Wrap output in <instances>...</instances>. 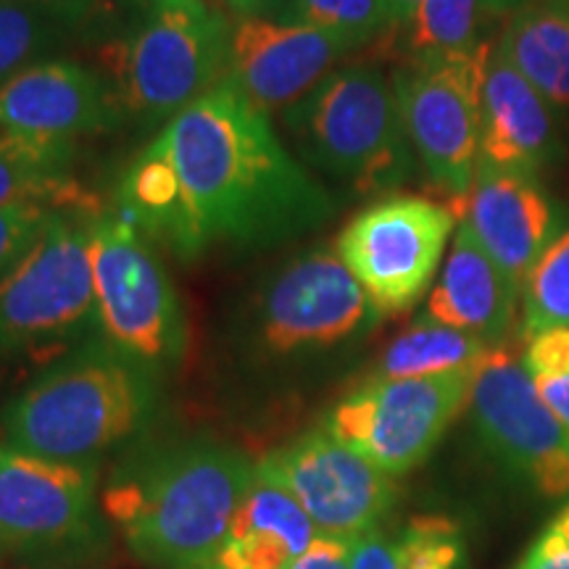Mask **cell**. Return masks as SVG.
Here are the masks:
<instances>
[{
	"label": "cell",
	"instance_id": "obj_28",
	"mask_svg": "<svg viewBox=\"0 0 569 569\" xmlns=\"http://www.w3.org/2000/svg\"><path fill=\"white\" fill-rule=\"evenodd\" d=\"M46 42V21L34 0H0V84L30 67Z\"/></svg>",
	"mask_w": 569,
	"mask_h": 569
},
{
	"label": "cell",
	"instance_id": "obj_9",
	"mask_svg": "<svg viewBox=\"0 0 569 569\" xmlns=\"http://www.w3.org/2000/svg\"><path fill=\"white\" fill-rule=\"evenodd\" d=\"M478 367L440 377L375 380L340 398L322 427L390 478L427 461L446 430L467 409Z\"/></svg>",
	"mask_w": 569,
	"mask_h": 569
},
{
	"label": "cell",
	"instance_id": "obj_12",
	"mask_svg": "<svg viewBox=\"0 0 569 569\" xmlns=\"http://www.w3.org/2000/svg\"><path fill=\"white\" fill-rule=\"evenodd\" d=\"M101 530L96 465L0 446V549L77 557Z\"/></svg>",
	"mask_w": 569,
	"mask_h": 569
},
{
	"label": "cell",
	"instance_id": "obj_15",
	"mask_svg": "<svg viewBox=\"0 0 569 569\" xmlns=\"http://www.w3.org/2000/svg\"><path fill=\"white\" fill-rule=\"evenodd\" d=\"M351 51L348 40L301 21L240 17L230 32L227 77L264 113L293 109Z\"/></svg>",
	"mask_w": 569,
	"mask_h": 569
},
{
	"label": "cell",
	"instance_id": "obj_6",
	"mask_svg": "<svg viewBox=\"0 0 569 569\" xmlns=\"http://www.w3.org/2000/svg\"><path fill=\"white\" fill-rule=\"evenodd\" d=\"M96 319L106 340L140 367L172 365L184 348L180 301L138 227L124 213L90 222Z\"/></svg>",
	"mask_w": 569,
	"mask_h": 569
},
{
	"label": "cell",
	"instance_id": "obj_25",
	"mask_svg": "<svg viewBox=\"0 0 569 569\" xmlns=\"http://www.w3.org/2000/svg\"><path fill=\"white\" fill-rule=\"evenodd\" d=\"M19 206L56 213H98V198L69 172L32 167L0 151V209Z\"/></svg>",
	"mask_w": 569,
	"mask_h": 569
},
{
	"label": "cell",
	"instance_id": "obj_5",
	"mask_svg": "<svg viewBox=\"0 0 569 569\" xmlns=\"http://www.w3.org/2000/svg\"><path fill=\"white\" fill-rule=\"evenodd\" d=\"M232 27L209 0H151L119 53L124 101L148 119H172L227 77Z\"/></svg>",
	"mask_w": 569,
	"mask_h": 569
},
{
	"label": "cell",
	"instance_id": "obj_7",
	"mask_svg": "<svg viewBox=\"0 0 569 569\" xmlns=\"http://www.w3.org/2000/svg\"><path fill=\"white\" fill-rule=\"evenodd\" d=\"M493 46L472 53L425 56L398 69L393 92L411 151L427 180L453 201H465L480 163L482 80Z\"/></svg>",
	"mask_w": 569,
	"mask_h": 569
},
{
	"label": "cell",
	"instance_id": "obj_23",
	"mask_svg": "<svg viewBox=\"0 0 569 569\" xmlns=\"http://www.w3.org/2000/svg\"><path fill=\"white\" fill-rule=\"evenodd\" d=\"M490 348L493 346L478 336L422 317L382 351L372 377L375 380H411V377L461 372V369L478 367Z\"/></svg>",
	"mask_w": 569,
	"mask_h": 569
},
{
	"label": "cell",
	"instance_id": "obj_21",
	"mask_svg": "<svg viewBox=\"0 0 569 569\" xmlns=\"http://www.w3.org/2000/svg\"><path fill=\"white\" fill-rule=\"evenodd\" d=\"M503 56L559 113L569 111V6H519L498 40Z\"/></svg>",
	"mask_w": 569,
	"mask_h": 569
},
{
	"label": "cell",
	"instance_id": "obj_19",
	"mask_svg": "<svg viewBox=\"0 0 569 569\" xmlns=\"http://www.w3.org/2000/svg\"><path fill=\"white\" fill-rule=\"evenodd\" d=\"M425 317L478 336L490 346H501L519 322V288L498 269L461 219L436 288L427 298Z\"/></svg>",
	"mask_w": 569,
	"mask_h": 569
},
{
	"label": "cell",
	"instance_id": "obj_24",
	"mask_svg": "<svg viewBox=\"0 0 569 569\" xmlns=\"http://www.w3.org/2000/svg\"><path fill=\"white\" fill-rule=\"evenodd\" d=\"M549 327H569V227L546 246L519 288L517 338L525 343Z\"/></svg>",
	"mask_w": 569,
	"mask_h": 569
},
{
	"label": "cell",
	"instance_id": "obj_36",
	"mask_svg": "<svg viewBox=\"0 0 569 569\" xmlns=\"http://www.w3.org/2000/svg\"><path fill=\"white\" fill-rule=\"evenodd\" d=\"M34 3H46V6H63V3H74V0H34Z\"/></svg>",
	"mask_w": 569,
	"mask_h": 569
},
{
	"label": "cell",
	"instance_id": "obj_33",
	"mask_svg": "<svg viewBox=\"0 0 569 569\" xmlns=\"http://www.w3.org/2000/svg\"><path fill=\"white\" fill-rule=\"evenodd\" d=\"M538 390V396L543 398L546 407L551 409V415L557 417V422L565 427L569 436V372L543 377V380L532 382Z\"/></svg>",
	"mask_w": 569,
	"mask_h": 569
},
{
	"label": "cell",
	"instance_id": "obj_22",
	"mask_svg": "<svg viewBox=\"0 0 569 569\" xmlns=\"http://www.w3.org/2000/svg\"><path fill=\"white\" fill-rule=\"evenodd\" d=\"M465 538L451 517L419 515L393 532L377 528L348 538L351 569H461Z\"/></svg>",
	"mask_w": 569,
	"mask_h": 569
},
{
	"label": "cell",
	"instance_id": "obj_31",
	"mask_svg": "<svg viewBox=\"0 0 569 569\" xmlns=\"http://www.w3.org/2000/svg\"><path fill=\"white\" fill-rule=\"evenodd\" d=\"M515 569H569V501L546 525Z\"/></svg>",
	"mask_w": 569,
	"mask_h": 569
},
{
	"label": "cell",
	"instance_id": "obj_2",
	"mask_svg": "<svg viewBox=\"0 0 569 569\" xmlns=\"http://www.w3.org/2000/svg\"><path fill=\"white\" fill-rule=\"evenodd\" d=\"M256 465L230 446L188 443L127 467L103 490L106 517L153 569L211 567Z\"/></svg>",
	"mask_w": 569,
	"mask_h": 569
},
{
	"label": "cell",
	"instance_id": "obj_1",
	"mask_svg": "<svg viewBox=\"0 0 569 569\" xmlns=\"http://www.w3.org/2000/svg\"><path fill=\"white\" fill-rule=\"evenodd\" d=\"M148 151L172 172L174 211L161 238L180 256L280 243L336 209L230 77L167 122Z\"/></svg>",
	"mask_w": 569,
	"mask_h": 569
},
{
	"label": "cell",
	"instance_id": "obj_27",
	"mask_svg": "<svg viewBox=\"0 0 569 569\" xmlns=\"http://www.w3.org/2000/svg\"><path fill=\"white\" fill-rule=\"evenodd\" d=\"M290 11L293 21L338 34L356 48L393 27L388 0H293Z\"/></svg>",
	"mask_w": 569,
	"mask_h": 569
},
{
	"label": "cell",
	"instance_id": "obj_3",
	"mask_svg": "<svg viewBox=\"0 0 569 569\" xmlns=\"http://www.w3.org/2000/svg\"><path fill=\"white\" fill-rule=\"evenodd\" d=\"M153 409L146 367L117 348H90L40 375L3 415L6 446L92 465L134 436Z\"/></svg>",
	"mask_w": 569,
	"mask_h": 569
},
{
	"label": "cell",
	"instance_id": "obj_37",
	"mask_svg": "<svg viewBox=\"0 0 569 569\" xmlns=\"http://www.w3.org/2000/svg\"><path fill=\"white\" fill-rule=\"evenodd\" d=\"M553 3H565V6H569V0H553Z\"/></svg>",
	"mask_w": 569,
	"mask_h": 569
},
{
	"label": "cell",
	"instance_id": "obj_11",
	"mask_svg": "<svg viewBox=\"0 0 569 569\" xmlns=\"http://www.w3.org/2000/svg\"><path fill=\"white\" fill-rule=\"evenodd\" d=\"M467 409L480 443L509 472L546 498L569 496V436L507 343L482 356Z\"/></svg>",
	"mask_w": 569,
	"mask_h": 569
},
{
	"label": "cell",
	"instance_id": "obj_8",
	"mask_svg": "<svg viewBox=\"0 0 569 569\" xmlns=\"http://www.w3.org/2000/svg\"><path fill=\"white\" fill-rule=\"evenodd\" d=\"M459 211L415 193H390L361 209L336 251L372 303L377 319L407 315L432 284Z\"/></svg>",
	"mask_w": 569,
	"mask_h": 569
},
{
	"label": "cell",
	"instance_id": "obj_34",
	"mask_svg": "<svg viewBox=\"0 0 569 569\" xmlns=\"http://www.w3.org/2000/svg\"><path fill=\"white\" fill-rule=\"evenodd\" d=\"M227 6L240 17H261L272 6V0H227Z\"/></svg>",
	"mask_w": 569,
	"mask_h": 569
},
{
	"label": "cell",
	"instance_id": "obj_20",
	"mask_svg": "<svg viewBox=\"0 0 569 569\" xmlns=\"http://www.w3.org/2000/svg\"><path fill=\"white\" fill-rule=\"evenodd\" d=\"M319 536L317 525L288 490L256 472L230 532L219 549L217 569H290Z\"/></svg>",
	"mask_w": 569,
	"mask_h": 569
},
{
	"label": "cell",
	"instance_id": "obj_30",
	"mask_svg": "<svg viewBox=\"0 0 569 569\" xmlns=\"http://www.w3.org/2000/svg\"><path fill=\"white\" fill-rule=\"evenodd\" d=\"M522 367L532 382L569 372V327H549L525 340Z\"/></svg>",
	"mask_w": 569,
	"mask_h": 569
},
{
	"label": "cell",
	"instance_id": "obj_17",
	"mask_svg": "<svg viewBox=\"0 0 569 569\" xmlns=\"http://www.w3.org/2000/svg\"><path fill=\"white\" fill-rule=\"evenodd\" d=\"M109 103L98 77L71 61L30 63L0 84V134L46 146H74L101 130Z\"/></svg>",
	"mask_w": 569,
	"mask_h": 569
},
{
	"label": "cell",
	"instance_id": "obj_4",
	"mask_svg": "<svg viewBox=\"0 0 569 569\" xmlns=\"http://www.w3.org/2000/svg\"><path fill=\"white\" fill-rule=\"evenodd\" d=\"M284 117L311 161L359 193H380L411 172L415 151L393 82L380 69H336Z\"/></svg>",
	"mask_w": 569,
	"mask_h": 569
},
{
	"label": "cell",
	"instance_id": "obj_16",
	"mask_svg": "<svg viewBox=\"0 0 569 569\" xmlns=\"http://www.w3.org/2000/svg\"><path fill=\"white\" fill-rule=\"evenodd\" d=\"M461 206V222L469 224L498 269L522 288L540 253L559 234V209L538 177L480 159Z\"/></svg>",
	"mask_w": 569,
	"mask_h": 569
},
{
	"label": "cell",
	"instance_id": "obj_18",
	"mask_svg": "<svg viewBox=\"0 0 569 569\" xmlns=\"http://www.w3.org/2000/svg\"><path fill=\"white\" fill-rule=\"evenodd\" d=\"M557 113L501 48L493 46L482 80L480 159L538 177L565 156Z\"/></svg>",
	"mask_w": 569,
	"mask_h": 569
},
{
	"label": "cell",
	"instance_id": "obj_38",
	"mask_svg": "<svg viewBox=\"0 0 569 569\" xmlns=\"http://www.w3.org/2000/svg\"><path fill=\"white\" fill-rule=\"evenodd\" d=\"M203 569H217V567H213V565H211V567H203Z\"/></svg>",
	"mask_w": 569,
	"mask_h": 569
},
{
	"label": "cell",
	"instance_id": "obj_35",
	"mask_svg": "<svg viewBox=\"0 0 569 569\" xmlns=\"http://www.w3.org/2000/svg\"><path fill=\"white\" fill-rule=\"evenodd\" d=\"M390 13H393V24H409V19L415 17L422 0H388Z\"/></svg>",
	"mask_w": 569,
	"mask_h": 569
},
{
	"label": "cell",
	"instance_id": "obj_10",
	"mask_svg": "<svg viewBox=\"0 0 569 569\" xmlns=\"http://www.w3.org/2000/svg\"><path fill=\"white\" fill-rule=\"evenodd\" d=\"M92 317L90 224L53 213L32 251L0 280V351L59 343Z\"/></svg>",
	"mask_w": 569,
	"mask_h": 569
},
{
	"label": "cell",
	"instance_id": "obj_32",
	"mask_svg": "<svg viewBox=\"0 0 569 569\" xmlns=\"http://www.w3.org/2000/svg\"><path fill=\"white\" fill-rule=\"evenodd\" d=\"M290 569H351L348 538L319 532L315 543L309 546V551L301 553Z\"/></svg>",
	"mask_w": 569,
	"mask_h": 569
},
{
	"label": "cell",
	"instance_id": "obj_26",
	"mask_svg": "<svg viewBox=\"0 0 569 569\" xmlns=\"http://www.w3.org/2000/svg\"><path fill=\"white\" fill-rule=\"evenodd\" d=\"M490 0H422L409 19V48L415 59L425 56L472 53L482 42L478 38L482 11Z\"/></svg>",
	"mask_w": 569,
	"mask_h": 569
},
{
	"label": "cell",
	"instance_id": "obj_29",
	"mask_svg": "<svg viewBox=\"0 0 569 569\" xmlns=\"http://www.w3.org/2000/svg\"><path fill=\"white\" fill-rule=\"evenodd\" d=\"M53 213L56 211L30 209V206L0 209V280L32 251Z\"/></svg>",
	"mask_w": 569,
	"mask_h": 569
},
{
	"label": "cell",
	"instance_id": "obj_13",
	"mask_svg": "<svg viewBox=\"0 0 569 569\" xmlns=\"http://www.w3.org/2000/svg\"><path fill=\"white\" fill-rule=\"evenodd\" d=\"M256 472L288 490L319 532L356 538L393 509L396 478L332 438L325 427L256 461Z\"/></svg>",
	"mask_w": 569,
	"mask_h": 569
},
{
	"label": "cell",
	"instance_id": "obj_14",
	"mask_svg": "<svg viewBox=\"0 0 569 569\" xmlns=\"http://www.w3.org/2000/svg\"><path fill=\"white\" fill-rule=\"evenodd\" d=\"M377 319L372 303L338 251L290 261L264 290L256 336L274 356L322 351L353 338Z\"/></svg>",
	"mask_w": 569,
	"mask_h": 569
}]
</instances>
